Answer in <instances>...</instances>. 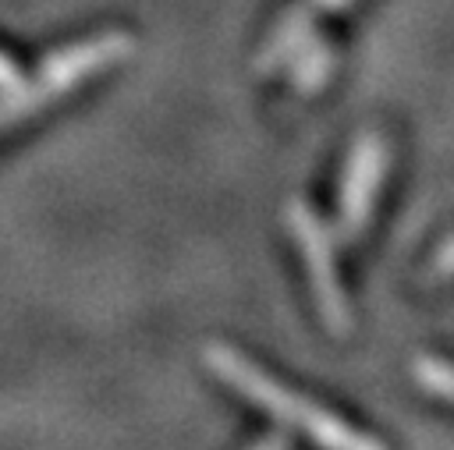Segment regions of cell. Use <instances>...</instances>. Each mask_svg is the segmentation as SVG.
Returning <instances> with one entry per match:
<instances>
[{
  "instance_id": "1",
  "label": "cell",
  "mask_w": 454,
  "mask_h": 450,
  "mask_svg": "<svg viewBox=\"0 0 454 450\" xmlns=\"http://www.w3.org/2000/svg\"><path fill=\"white\" fill-rule=\"evenodd\" d=\"M209 365L220 379H227L231 386H238L248 400H255L259 407H266L270 415H277L280 422H287L291 429L312 436L316 443H323V450H383L372 436L344 425L337 415L323 411L319 404L291 393L287 386L273 383L266 372L252 369L241 354L227 351V347H209Z\"/></svg>"
},
{
  "instance_id": "2",
  "label": "cell",
  "mask_w": 454,
  "mask_h": 450,
  "mask_svg": "<svg viewBox=\"0 0 454 450\" xmlns=\"http://www.w3.org/2000/svg\"><path fill=\"white\" fill-rule=\"evenodd\" d=\"M294 237L301 244V255L309 262V273L316 276V294H319V308H323V319L333 326V330H344V294L337 287V276H333V255L326 248V237L319 234V227L298 213L294 216Z\"/></svg>"
},
{
  "instance_id": "3",
  "label": "cell",
  "mask_w": 454,
  "mask_h": 450,
  "mask_svg": "<svg viewBox=\"0 0 454 450\" xmlns=\"http://www.w3.org/2000/svg\"><path fill=\"white\" fill-rule=\"evenodd\" d=\"M415 376H419V383L429 386L433 393L454 400V369H450V365H443V361H436V358H419V361H415Z\"/></svg>"
},
{
  "instance_id": "4",
  "label": "cell",
  "mask_w": 454,
  "mask_h": 450,
  "mask_svg": "<svg viewBox=\"0 0 454 450\" xmlns=\"http://www.w3.org/2000/svg\"><path fill=\"white\" fill-rule=\"evenodd\" d=\"M252 450H287V446H284L277 436H266V439H262L259 446H252Z\"/></svg>"
}]
</instances>
